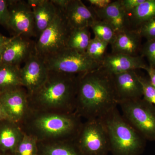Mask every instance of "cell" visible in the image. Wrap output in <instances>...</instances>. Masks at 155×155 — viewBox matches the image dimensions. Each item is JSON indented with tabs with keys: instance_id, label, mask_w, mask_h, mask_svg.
<instances>
[{
	"instance_id": "18",
	"label": "cell",
	"mask_w": 155,
	"mask_h": 155,
	"mask_svg": "<svg viewBox=\"0 0 155 155\" xmlns=\"http://www.w3.org/2000/svg\"><path fill=\"white\" fill-rule=\"evenodd\" d=\"M24 134L16 122L9 119L0 121V153L14 155Z\"/></svg>"
},
{
	"instance_id": "11",
	"label": "cell",
	"mask_w": 155,
	"mask_h": 155,
	"mask_svg": "<svg viewBox=\"0 0 155 155\" xmlns=\"http://www.w3.org/2000/svg\"><path fill=\"white\" fill-rule=\"evenodd\" d=\"M0 101L9 119L18 125L30 110L28 94L23 87L0 93Z\"/></svg>"
},
{
	"instance_id": "10",
	"label": "cell",
	"mask_w": 155,
	"mask_h": 155,
	"mask_svg": "<svg viewBox=\"0 0 155 155\" xmlns=\"http://www.w3.org/2000/svg\"><path fill=\"white\" fill-rule=\"evenodd\" d=\"M20 68L22 86L26 89L28 95L34 92L43 84L48 77L49 71L43 58L38 55L35 51Z\"/></svg>"
},
{
	"instance_id": "3",
	"label": "cell",
	"mask_w": 155,
	"mask_h": 155,
	"mask_svg": "<svg viewBox=\"0 0 155 155\" xmlns=\"http://www.w3.org/2000/svg\"><path fill=\"white\" fill-rule=\"evenodd\" d=\"M83 122L76 113L57 114L29 110L19 126L39 142L74 140Z\"/></svg>"
},
{
	"instance_id": "1",
	"label": "cell",
	"mask_w": 155,
	"mask_h": 155,
	"mask_svg": "<svg viewBox=\"0 0 155 155\" xmlns=\"http://www.w3.org/2000/svg\"><path fill=\"white\" fill-rule=\"evenodd\" d=\"M118 106L111 75L100 67L78 75L75 113L81 119H102Z\"/></svg>"
},
{
	"instance_id": "5",
	"label": "cell",
	"mask_w": 155,
	"mask_h": 155,
	"mask_svg": "<svg viewBox=\"0 0 155 155\" xmlns=\"http://www.w3.org/2000/svg\"><path fill=\"white\" fill-rule=\"evenodd\" d=\"M122 115L146 140L155 141V106L143 98L119 103Z\"/></svg>"
},
{
	"instance_id": "17",
	"label": "cell",
	"mask_w": 155,
	"mask_h": 155,
	"mask_svg": "<svg viewBox=\"0 0 155 155\" xmlns=\"http://www.w3.org/2000/svg\"><path fill=\"white\" fill-rule=\"evenodd\" d=\"M33 12L36 37L38 38L52 22L58 9L51 0H28Z\"/></svg>"
},
{
	"instance_id": "25",
	"label": "cell",
	"mask_w": 155,
	"mask_h": 155,
	"mask_svg": "<svg viewBox=\"0 0 155 155\" xmlns=\"http://www.w3.org/2000/svg\"><path fill=\"white\" fill-rule=\"evenodd\" d=\"M14 155H38V141L31 135L24 134Z\"/></svg>"
},
{
	"instance_id": "2",
	"label": "cell",
	"mask_w": 155,
	"mask_h": 155,
	"mask_svg": "<svg viewBox=\"0 0 155 155\" xmlns=\"http://www.w3.org/2000/svg\"><path fill=\"white\" fill-rule=\"evenodd\" d=\"M78 75L49 71L46 80L28 95L30 110L57 114L75 113Z\"/></svg>"
},
{
	"instance_id": "28",
	"label": "cell",
	"mask_w": 155,
	"mask_h": 155,
	"mask_svg": "<svg viewBox=\"0 0 155 155\" xmlns=\"http://www.w3.org/2000/svg\"><path fill=\"white\" fill-rule=\"evenodd\" d=\"M141 56L145 57L148 62V66L151 67H155V39L147 41L142 45Z\"/></svg>"
},
{
	"instance_id": "4",
	"label": "cell",
	"mask_w": 155,
	"mask_h": 155,
	"mask_svg": "<svg viewBox=\"0 0 155 155\" xmlns=\"http://www.w3.org/2000/svg\"><path fill=\"white\" fill-rule=\"evenodd\" d=\"M102 120L109 138L112 155H141L145 149L147 140L114 108Z\"/></svg>"
},
{
	"instance_id": "34",
	"label": "cell",
	"mask_w": 155,
	"mask_h": 155,
	"mask_svg": "<svg viewBox=\"0 0 155 155\" xmlns=\"http://www.w3.org/2000/svg\"><path fill=\"white\" fill-rule=\"evenodd\" d=\"M145 70L147 73L150 82L155 89V67H151L148 66Z\"/></svg>"
},
{
	"instance_id": "32",
	"label": "cell",
	"mask_w": 155,
	"mask_h": 155,
	"mask_svg": "<svg viewBox=\"0 0 155 155\" xmlns=\"http://www.w3.org/2000/svg\"><path fill=\"white\" fill-rule=\"evenodd\" d=\"M91 7L94 8L102 9L109 5L113 1L111 0H88Z\"/></svg>"
},
{
	"instance_id": "12",
	"label": "cell",
	"mask_w": 155,
	"mask_h": 155,
	"mask_svg": "<svg viewBox=\"0 0 155 155\" xmlns=\"http://www.w3.org/2000/svg\"><path fill=\"white\" fill-rule=\"evenodd\" d=\"M111 77L118 105L120 103L143 97L142 86L139 75L135 71L112 75Z\"/></svg>"
},
{
	"instance_id": "20",
	"label": "cell",
	"mask_w": 155,
	"mask_h": 155,
	"mask_svg": "<svg viewBox=\"0 0 155 155\" xmlns=\"http://www.w3.org/2000/svg\"><path fill=\"white\" fill-rule=\"evenodd\" d=\"M38 155H83L74 140L39 142Z\"/></svg>"
},
{
	"instance_id": "33",
	"label": "cell",
	"mask_w": 155,
	"mask_h": 155,
	"mask_svg": "<svg viewBox=\"0 0 155 155\" xmlns=\"http://www.w3.org/2000/svg\"><path fill=\"white\" fill-rule=\"evenodd\" d=\"M56 8L64 11L67 8L70 0H51Z\"/></svg>"
},
{
	"instance_id": "31",
	"label": "cell",
	"mask_w": 155,
	"mask_h": 155,
	"mask_svg": "<svg viewBox=\"0 0 155 155\" xmlns=\"http://www.w3.org/2000/svg\"><path fill=\"white\" fill-rule=\"evenodd\" d=\"M8 14V1L0 0V24L6 26Z\"/></svg>"
},
{
	"instance_id": "37",
	"label": "cell",
	"mask_w": 155,
	"mask_h": 155,
	"mask_svg": "<svg viewBox=\"0 0 155 155\" xmlns=\"http://www.w3.org/2000/svg\"><path fill=\"white\" fill-rule=\"evenodd\" d=\"M5 45L0 46V65L2 64V56L5 46Z\"/></svg>"
},
{
	"instance_id": "38",
	"label": "cell",
	"mask_w": 155,
	"mask_h": 155,
	"mask_svg": "<svg viewBox=\"0 0 155 155\" xmlns=\"http://www.w3.org/2000/svg\"><path fill=\"white\" fill-rule=\"evenodd\" d=\"M0 155H11L10 154H6L0 153Z\"/></svg>"
},
{
	"instance_id": "8",
	"label": "cell",
	"mask_w": 155,
	"mask_h": 155,
	"mask_svg": "<svg viewBox=\"0 0 155 155\" xmlns=\"http://www.w3.org/2000/svg\"><path fill=\"white\" fill-rule=\"evenodd\" d=\"M74 141L83 155H108L110 153L107 132L101 119L83 122Z\"/></svg>"
},
{
	"instance_id": "7",
	"label": "cell",
	"mask_w": 155,
	"mask_h": 155,
	"mask_svg": "<svg viewBox=\"0 0 155 155\" xmlns=\"http://www.w3.org/2000/svg\"><path fill=\"white\" fill-rule=\"evenodd\" d=\"M58 9V13L52 22L42 32L35 43V53L43 58L67 48V41L72 29L64 11Z\"/></svg>"
},
{
	"instance_id": "14",
	"label": "cell",
	"mask_w": 155,
	"mask_h": 155,
	"mask_svg": "<svg viewBox=\"0 0 155 155\" xmlns=\"http://www.w3.org/2000/svg\"><path fill=\"white\" fill-rule=\"evenodd\" d=\"M34 51L35 43L29 38L14 35L5 45L2 64L19 66Z\"/></svg>"
},
{
	"instance_id": "15",
	"label": "cell",
	"mask_w": 155,
	"mask_h": 155,
	"mask_svg": "<svg viewBox=\"0 0 155 155\" xmlns=\"http://www.w3.org/2000/svg\"><path fill=\"white\" fill-rule=\"evenodd\" d=\"M91 8L97 19L109 24L116 33L131 29L128 14L122 8L120 0L113 1L104 9Z\"/></svg>"
},
{
	"instance_id": "36",
	"label": "cell",
	"mask_w": 155,
	"mask_h": 155,
	"mask_svg": "<svg viewBox=\"0 0 155 155\" xmlns=\"http://www.w3.org/2000/svg\"><path fill=\"white\" fill-rule=\"evenodd\" d=\"M11 38H7L0 34V46L5 45L11 39Z\"/></svg>"
},
{
	"instance_id": "35",
	"label": "cell",
	"mask_w": 155,
	"mask_h": 155,
	"mask_svg": "<svg viewBox=\"0 0 155 155\" xmlns=\"http://www.w3.org/2000/svg\"><path fill=\"white\" fill-rule=\"evenodd\" d=\"M7 119H9L8 117L7 116L2 105L0 101V121Z\"/></svg>"
},
{
	"instance_id": "21",
	"label": "cell",
	"mask_w": 155,
	"mask_h": 155,
	"mask_svg": "<svg viewBox=\"0 0 155 155\" xmlns=\"http://www.w3.org/2000/svg\"><path fill=\"white\" fill-rule=\"evenodd\" d=\"M20 68L17 65H0V93L22 87Z\"/></svg>"
},
{
	"instance_id": "19",
	"label": "cell",
	"mask_w": 155,
	"mask_h": 155,
	"mask_svg": "<svg viewBox=\"0 0 155 155\" xmlns=\"http://www.w3.org/2000/svg\"><path fill=\"white\" fill-rule=\"evenodd\" d=\"M142 38L137 30L130 29L119 32L111 45L112 53L138 56L141 48Z\"/></svg>"
},
{
	"instance_id": "27",
	"label": "cell",
	"mask_w": 155,
	"mask_h": 155,
	"mask_svg": "<svg viewBox=\"0 0 155 155\" xmlns=\"http://www.w3.org/2000/svg\"><path fill=\"white\" fill-rule=\"evenodd\" d=\"M143 89V98L155 106V89L152 85L148 77L139 75Z\"/></svg>"
},
{
	"instance_id": "6",
	"label": "cell",
	"mask_w": 155,
	"mask_h": 155,
	"mask_svg": "<svg viewBox=\"0 0 155 155\" xmlns=\"http://www.w3.org/2000/svg\"><path fill=\"white\" fill-rule=\"evenodd\" d=\"M49 71L80 75L97 69L101 64L86 52L66 48L43 58Z\"/></svg>"
},
{
	"instance_id": "22",
	"label": "cell",
	"mask_w": 155,
	"mask_h": 155,
	"mask_svg": "<svg viewBox=\"0 0 155 155\" xmlns=\"http://www.w3.org/2000/svg\"><path fill=\"white\" fill-rule=\"evenodd\" d=\"M130 28L137 30L144 22L155 17V0H145L128 14Z\"/></svg>"
},
{
	"instance_id": "26",
	"label": "cell",
	"mask_w": 155,
	"mask_h": 155,
	"mask_svg": "<svg viewBox=\"0 0 155 155\" xmlns=\"http://www.w3.org/2000/svg\"><path fill=\"white\" fill-rule=\"evenodd\" d=\"M108 45L107 43L94 37L90 42L86 52L92 59L101 64L106 56Z\"/></svg>"
},
{
	"instance_id": "13",
	"label": "cell",
	"mask_w": 155,
	"mask_h": 155,
	"mask_svg": "<svg viewBox=\"0 0 155 155\" xmlns=\"http://www.w3.org/2000/svg\"><path fill=\"white\" fill-rule=\"evenodd\" d=\"M148 65L140 56H131L120 54L106 55L100 68L110 75H114L137 69L145 70Z\"/></svg>"
},
{
	"instance_id": "16",
	"label": "cell",
	"mask_w": 155,
	"mask_h": 155,
	"mask_svg": "<svg viewBox=\"0 0 155 155\" xmlns=\"http://www.w3.org/2000/svg\"><path fill=\"white\" fill-rule=\"evenodd\" d=\"M63 11L72 29L90 28L97 19L91 8H87L81 0H70Z\"/></svg>"
},
{
	"instance_id": "29",
	"label": "cell",
	"mask_w": 155,
	"mask_h": 155,
	"mask_svg": "<svg viewBox=\"0 0 155 155\" xmlns=\"http://www.w3.org/2000/svg\"><path fill=\"white\" fill-rule=\"evenodd\" d=\"M137 31L147 41L155 39V17L143 23Z\"/></svg>"
},
{
	"instance_id": "30",
	"label": "cell",
	"mask_w": 155,
	"mask_h": 155,
	"mask_svg": "<svg viewBox=\"0 0 155 155\" xmlns=\"http://www.w3.org/2000/svg\"><path fill=\"white\" fill-rule=\"evenodd\" d=\"M145 0H120L123 8L127 14H129Z\"/></svg>"
},
{
	"instance_id": "9",
	"label": "cell",
	"mask_w": 155,
	"mask_h": 155,
	"mask_svg": "<svg viewBox=\"0 0 155 155\" xmlns=\"http://www.w3.org/2000/svg\"><path fill=\"white\" fill-rule=\"evenodd\" d=\"M8 12L6 26L15 35L28 38L36 37L33 12L27 1H8Z\"/></svg>"
},
{
	"instance_id": "23",
	"label": "cell",
	"mask_w": 155,
	"mask_h": 155,
	"mask_svg": "<svg viewBox=\"0 0 155 155\" xmlns=\"http://www.w3.org/2000/svg\"><path fill=\"white\" fill-rule=\"evenodd\" d=\"M89 28L72 29L67 41V48L86 52L91 39Z\"/></svg>"
},
{
	"instance_id": "24",
	"label": "cell",
	"mask_w": 155,
	"mask_h": 155,
	"mask_svg": "<svg viewBox=\"0 0 155 155\" xmlns=\"http://www.w3.org/2000/svg\"><path fill=\"white\" fill-rule=\"evenodd\" d=\"M90 28L94 33V37L109 45L112 44L116 38L117 33L113 27L97 18L93 22Z\"/></svg>"
}]
</instances>
